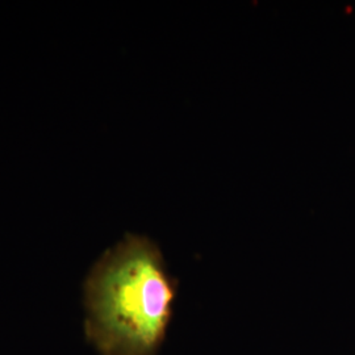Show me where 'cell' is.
<instances>
[{"mask_svg": "<svg viewBox=\"0 0 355 355\" xmlns=\"http://www.w3.org/2000/svg\"><path fill=\"white\" fill-rule=\"evenodd\" d=\"M174 300L175 283L158 246L148 237L127 234L86 278L85 336L101 355H157Z\"/></svg>", "mask_w": 355, "mask_h": 355, "instance_id": "6da1fadb", "label": "cell"}]
</instances>
